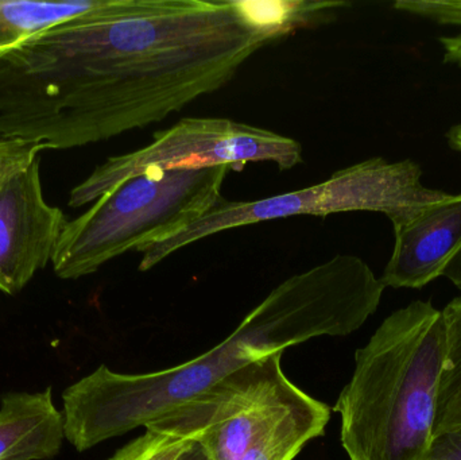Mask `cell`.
Masks as SVG:
<instances>
[{"instance_id":"cell-1","label":"cell","mask_w":461,"mask_h":460,"mask_svg":"<svg viewBox=\"0 0 461 460\" xmlns=\"http://www.w3.org/2000/svg\"><path fill=\"white\" fill-rule=\"evenodd\" d=\"M267 43L235 0H100L0 49V138L67 150L151 126Z\"/></svg>"},{"instance_id":"cell-2","label":"cell","mask_w":461,"mask_h":460,"mask_svg":"<svg viewBox=\"0 0 461 460\" xmlns=\"http://www.w3.org/2000/svg\"><path fill=\"white\" fill-rule=\"evenodd\" d=\"M384 291L367 262L338 254L279 284L204 356L145 374L102 365L65 389V440L84 453L145 427L247 365L313 338L352 334L376 312Z\"/></svg>"},{"instance_id":"cell-3","label":"cell","mask_w":461,"mask_h":460,"mask_svg":"<svg viewBox=\"0 0 461 460\" xmlns=\"http://www.w3.org/2000/svg\"><path fill=\"white\" fill-rule=\"evenodd\" d=\"M447 335L443 311L413 302L355 354L333 410L349 460H425L435 443Z\"/></svg>"},{"instance_id":"cell-4","label":"cell","mask_w":461,"mask_h":460,"mask_svg":"<svg viewBox=\"0 0 461 460\" xmlns=\"http://www.w3.org/2000/svg\"><path fill=\"white\" fill-rule=\"evenodd\" d=\"M230 170L229 165L154 169L119 184L65 224L51 258L57 277H86L194 223L223 199Z\"/></svg>"},{"instance_id":"cell-5","label":"cell","mask_w":461,"mask_h":460,"mask_svg":"<svg viewBox=\"0 0 461 460\" xmlns=\"http://www.w3.org/2000/svg\"><path fill=\"white\" fill-rule=\"evenodd\" d=\"M451 196L447 192L427 188L422 184L421 167L411 159L390 162L374 157L338 170L328 180L300 191L255 202H229L223 197L194 223L142 248L140 270L148 272L199 240L249 224L292 216L370 211L384 213L393 227H397Z\"/></svg>"},{"instance_id":"cell-6","label":"cell","mask_w":461,"mask_h":460,"mask_svg":"<svg viewBox=\"0 0 461 460\" xmlns=\"http://www.w3.org/2000/svg\"><path fill=\"white\" fill-rule=\"evenodd\" d=\"M249 162H271L279 170L303 164L298 140L227 118H184L154 132L131 153L110 157L70 191L69 207L92 204L103 194L149 170L202 169L229 165L241 172Z\"/></svg>"},{"instance_id":"cell-7","label":"cell","mask_w":461,"mask_h":460,"mask_svg":"<svg viewBox=\"0 0 461 460\" xmlns=\"http://www.w3.org/2000/svg\"><path fill=\"white\" fill-rule=\"evenodd\" d=\"M282 354L241 367L199 396L146 424L196 442L212 460H241L263 434L311 399L285 375Z\"/></svg>"},{"instance_id":"cell-8","label":"cell","mask_w":461,"mask_h":460,"mask_svg":"<svg viewBox=\"0 0 461 460\" xmlns=\"http://www.w3.org/2000/svg\"><path fill=\"white\" fill-rule=\"evenodd\" d=\"M67 221L43 196L41 157L0 185L2 293H19L48 266Z\"/></svg>"},{"instance_id":"cell-9","label":"cell","mask_w":461,"mask_h":460,"mask_svg":"<svg viewBox=\"0 0 461 460\" xmlns=\"http://www.w3.org/2000/svg\"><path fill=\"white\" fill-rule=\"evenodd\" d=\"M394 248L382 284L384 288H424L444 275L461 248V194L394 227Z\"/></svg>"},{"instance_id":"cell-10","label":"cell","mask_w":461,"mask_h":460,"mask_svg":"<svg viewBox=\"0 0 461 460\" xmlns=\"http://www.w3.org/2000/svg\"><path fill=\"white\" fill-rule=\"evenodd\" d=\"M64 418L50 386L42 392H14L0 402V460H49L64 445Z\"/></svg>"},{"instance_id":"cell-11","label":"cell","mask_w":461,"mask_h":460,"mask_svg":"<svg viewBox=\"0 0 461 460\" xmlns=\"http://www.w3.org/2000/svg\"><path fill=\"white\" fill-rule=\"evenodd\" d=\"M330 420L328 405L311 397L263 434L241 460H293L306 443L324 435Z\"/></svg>"},{"instance_id":"cell-12","label":"cell","mask_w":461,"mask_h":460,"mask_svg":"<svg viewBox=\"0 0 461 460\" xmlns=\"http://www.w3.org/2000/svg\"><path fill=\"white\" fill-rule=\"evenodd\" d=\"M239 13L252 29L270 42L292 34L301 27L316 24L343 7L347 2H305V0H235Z\"/></svg>"},{"instance_id":"cell-13","label":"cell","mask_w":461,"mask_h":460,"mask_svg":"<svg viewBox=\"0 0 461 460\" xmlns=\"http://www.w3.org/2000/svg\"><path fill=\"white\" fill-rule=\"evenodd\" d=\"M100 0H0V49L13 46L38 30L88 13Z\"/></svg>"},{"instance_id":"cell-14","label":"cell","mask_w":461,"mask_h":460,"mask_svg":"<svg viewBox=\"0 0 461 460\" xmlns=\"http://www.w3.org/2000/svg\"><path fill=\"white\" fill-rule=\"evenodd\" d=\"M447 351L438 391L435 440L461 429V296L443 311Z\"/></svg>"},{"instance_id":"cell-15","label":"cell","mask_w":461,"mask_h":460,"mask_svg":"<svg viewBox=\"0 0 461 460\" xmlns=\"http://www.w3.org/2000/svg\"><path fill=\"white\" fill-rule=\"evenodd\" d=\"M394 7L438 24L461 27V0H398ZM444 62L461 68V34L440 38Z\"/></svg>"},{"instance_id":"cell-16","label":"cell","mask_w":461,"mask_h":460,"mask_svg":"<svg viewBox=\"0 0 461 460\" xmlns=\"http://www.w3.org/2000/svg\"><path fill=\"white\" fill-rule=\"evenodd\" d=\"M189 442L146 429L108 460H176Z\"/></svg>"},{"instance_id":"cell-17","label":"cell","mask_w":461,"mask_h":460,"mask_svg":"<svg viewBox=\"0 0 461 460\" xmlns=\"http://www.w3.org/2000/svg\"><path fill=\"white\" fill-rule=\"evenodd\" d=\"M45 150L49 148L43 143L0 138V185L29 167Z\"/></svg>"},{"instance_id":"cell-18","label":"cell","mask_w":461,"mask_h":460,"mask_svg":"<svg viewBox=\"0 0 461 460\" xmlns=\"http://www.w3.org/2000/svg\"><path fill=\"white\" fill-rule=\"evenodd\" d=\"M429 458L461 460V429L436 439Z\"/></svg>"},{"instance_id":"cell-19","label":"cell","mask_w":461,"mask_h":460,"mask_svg":"<svg viewBox=\"0 0 461 460\" xmlns=\"http://www.w3.org/2000/svg\"><path fill=\"white\" fill-rule=\"evenodd\" d=\"M444 277L448 278L455 286L461 292V248L456 251L454 257H452L449 264L447 265L446 270H444Z\"/></svg>"},{"instance_id":"cell-20","label":"cell","mask_w":461,"mask_h":460,"mask_svg":"<svg viewBox=\"0 0 461 460\" xmlns=\"http://www.w3.org/2000/svg\"><path fill=\"white\" fill-rule=\"evenodd\" d=\"M176 460H212L207 451L196 442H189L185 450Z\"/></svg>"},{"instance_id":"cell-21","label":"cell","mask_w":461,"mask_h":460,"mask_svg":"<svg viewBox=\"0 0 461 460\" xmlns=\"http://www.w3.org/2000/svg\"><path fill=\"white\" fill-rule=\"evenodd\" d=\"M447 138H448L449 146L461 153V123L452 127L447 134Z\"/></svg>"},{"instance_id":"cell-22","label":"cell","mask_w":461,"mask_h":460,"mask_svg":"<svg viewBox=\"0 0 461 460\" xmlns=\"http://www.w3.org/2000/svg\"><path fill=\"white\" fill-rule=\"evenodd\" d=\"M425 460H446V459H438V458H428V459H425Z\"/></svg>"}]
</instances>
